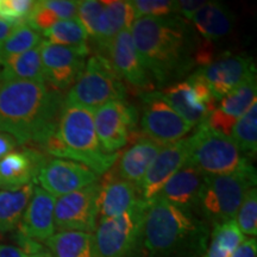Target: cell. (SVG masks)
<instances>
[{"label":"cell","instance_id":"obj_1","mask_svg":"<svg viewBox=\"0 0 257 257\" xmlns=\"http://www.w3.org/2000/svg\"><path fill=\"white\" fill-rule=\"evenodd\" d=\"M135 48L159 87L180 81L197 67L200 37L176 15L135 19L130 29Z\"/></svg>","mask_w":257,"mask_h":257},{"label":"cell","instance_id":"obj_2","mask_svg":"<svg viewBox=\"0 0 257 257\" xmlns=\"http://www.w3.org/2000/svg\"><path fill=\"white\" fill-rule=\"evenodd\" d=\"M64 98L47 82L0 80V133L18 146L43 148L55 133Z\"/></svg>","mask_w":257,"mask_h":257},{"label":"cell","instance_id":"obj_3","mask_svg":"<svg viewBox=\"0 0 257 257\" xmlns=\"http://www.w3.org/2000/svg\"><path fill=\"white\" fill-rule=\"evenodd\" d=\"M210 238V225L156 197L148 204L144 248L149 257H202Z\"/></svg>","mask_w":257,"mask_h":257},{"label":"cell","instance_id":"obj_4","mask_svg":"<svg viewBox=\"0 0 257 257\" xmlns=\"http://www.w3.org/2000/svg\"><path fill=\"white\" fill-rule=\"evenodd\" d=\"M42 149L49 155L81 163L98 176L107 173L119 156L118 153L102 152L95 131L93 112L66 102L55 133Z\"/></svg>","mask_w":257,"mask_h":257},{"label":"cell","instance_id":"obj_5","mask_svg":"<svg viewBox=\"0 0 257 257\" xmlns=\"http://www.w3.org/2000/svg\"><path fill=\"white\" fill-rule=\"evenodd\" d=\"M256 187V169L224 175H205L195 210L208 225L226 223L236 218L244 195Z\"/></svg>","mask_w":257,"mask_h":257},{"label":"cell","instance_id":"obj_6","mask_svg":"<svg viewBox=\"0 0 257 257\" xmlns=\"http://www.w3.org/2000/svg\"><path fill=\"white\" fill-rule=\"evenodd\" d=\"M187 163L204 175H224L253 168L230 136L202 123L187 140Z\"/></svg>","mask_w":257,"mask_h":257},{"label":"cell","instance_id":"obj_7","mask_svg":"<svg viewBox=\"0 0 257 257\" xmlns=\"http://www.w3.org/2000/svg\"><path fill=\"white\" fill-rule=\"evenodd\" d=\"M148 204L141 200L119 217L98 221L93 232L96 257H141Z\"/></svg>","mask_w":257,"mask_h":257},{"label":"cell","instance_id":"obj_8","mask_svg":"<svg viewBox=\"0 0 257 257\" xmlns=\"http://www.w3.org/2000/svg\"><path fill=\"white\" fill-rule=\"evenodd\" d=\"M127 89L106 57L91 56L82 73L69 88L64 102L94 112L110 101L125 100Z\"/></svg>","mask_w":257,"mask_h":257},{"label":"cell","instance_id":"obj_9","mask_svg":"<svg viewBox=\"0 0 257 257\" xmlns=\"http://www.w3.org/2000/svg\"><path fill=\"white\" fill-rule=\"evenodd\" d=\"M94 126L102 152L115 154L138 136V111L125 100L105 104L93 112Z\"/></svg>","mask_w":257,"mask_h":257},{"label":"cell","instance_id":"obj_10","mask_svg":"<svg viewBox=\"0 0 257 257\" xmlns=\"http://www.w3.org/2000/svg\"><path fill=\"white\" fill-rule=\"evenodd\" d=\"M141 130L144 136L162 147L184 140L193 130L184 118L165 100L160 91L144 93Z\"/></svg>","mask_w":257,"mask_h":257},{"label":"cell","instance_id":"obj_11","mask_svg":"<svg viewBox=\"0 0 257 257\" xmlns=\"http://www.w3.org/2000/svg\"><path fill=\"white\" fill-rule=\"evenodd\" d=\"M160 93L193 127L205 123L217 106L210 87L197 72L186 80L166 86Z\"/></svg>","mask_w":257,"mask_h":257},{"label":"cell","instance_id":"obj_12","mask_svg":"<svg viewBox=\"0 0 257 257\" xmlns=\"http://www.w3.org/2000/svg\"><path fill=\"white\" fill-rule=\"evenodd\" d=\"M99 191L100 184L98 181L76 192L56 198L54 210L56 232H94L98 224Z\"/></svg>","mask_w":257,"mask_h":257},{"label":"cell","instance_id":"obj_13","mask_svg":"<svg viewBox=\"0 0 257 257\" xmlns=\"http://www.w3.org/2000/svg\"><path fill=\"white\" fill-rule=\"evenodd\" d=\"M89 53L88 46L63 47L42 41L41 60L46 82L59 92L69 89L85 68Z\"/></svg>","mask_w":257,"mask_h":257},{"label":"cell","instance_id":"obj_14","mask_svg":"<svg viewBox=\"0 0 257 257\" xmlns=\"http://www.w3.org/2000/svg\"><path fill=\"white\" fill-rule=\"evenodd\" d=\"M195 72L207 83L218 102L246 79L255 75L256 66L250 56L224 53Z\"/></svg>","mask_w":257,"mask_h":257},{"label":"cell","instance_id":"obj_15","mask_svg":"<svg viewBox=\"0 0 257 257\" xmlns=\"http://www.w3.org/2000/svg\"><path fill=\"white\" fill-rule=\"evenodd\" d=\"M99 55L106 57L123 82L146 93L154 91L155 82L138 56L130 30L119 32Z\"/></svg>","mask_w":257,"mask_h":257},{"label":"cell","instance_id":"obj_16","mask_svg":"<svg viewBox=\"0 0 257 257\" xmlns=\"http://www.w3.org/2000/svg\"><path fill=\"white\" fill-rule=\"evenodd\" d=\"M40 187L55 198L76 192L99 181V176L88 167L64 159L47 160L38 173Z\"/></svg>","mask_w":257,"mask_h":257},{"label":"cell","instance_id":"obj_17","mask_svg":"<svg viewBox=\"0 0 257 257\" xmlns=\"http://www.w3.org/2000/svg\"><path fill=\"white\" fill-rule=\"evenodd\" d=\"M187 157L186 140L163 147L138 185L141 199L146 202L154 200L168 180L186 165Z\"/></svg>","mask_w":257,"mask_h":257},{"label":"cell","instance_id":"obj_18","mask_svg":"<svg viewBox=\"0 0 257 257\" xmlns=\"http://www.w3.org/2000/svg\"><path fill=\"white\" fill-rule=\"evenodd\" d=\"M55 201L54 195L40 186H35L32 197L18 225V234L37 243L47 242L54 236L56 232L54 221Z\"/></svg>","mask_w":257,"mask_h":257},{"label":"cell","instance_id":"obj_19","mask_svg":"<svg viewBox=\"0 0 257 257\" xmlns=\"http://www.w3.org/2000/svg\"><path fill=\"white\" fill-rule=\"evenodd\" d=\"M256 95L257 81L255 74L217 102L214 110L208 115L206 124L213 130L230 136L234 123L256 101Z\"/></svg>","mask_w":257,"mask_h":257},{"label":"cell","instance_id":"obj_20","mask_svg":"<svg viewBox=\"0 0 257 257\" xmlns=\"http://www.w3.org/2000/svg\"><path fill=\"white\" fill-rule=\"evenodd\" d=\"M47 157L35 148L15 150L0 160V189H17L34 184Z\"/></svg>","mask_w":257,"mask_h":257},{"label":"cell","instance_id":"obj_21","mask_svg":"<svg viewBox=\"0 0 257 257\" xmlns=\"http://www.w3.org/2000/svg\"><path fill=\"white\" fill-rule=\"evenodd\" d=\"M98 198V221L119 217L141 201L138 186L117 178L111 170L100 182Z\"/></svg>","mask_w":257,"mask_h":257},{"label":"cell","instance_id":"obj_22","mask_svg":"<svg viewBox=\"0 0 257 257\" xmlns=\"http://www.w3.org/2000/svg\"><path fill=\"white\" fill-rule=\"evenodd\" d=\"M204 178L200 170L186 162L163 186L157 197L180 210L194 213Z\"/></svg>","mask_w":257,"mask_h":257},{"label":"cell","instance_id":"obj_23","mask_svg":"<svg viewBox=\"0 0 257 257\" xmlns=\"http://www.w3.org/2000/svg\"><path fill=\"white\" fill-rule=\"evenodd\" d=\"M162 148L148 137L137 138L133 146L118 156L110 170L117 178L138 186Z\"/></svg>","mask_w":257,"mask_h":257},{"label":"cell","instance_id":"obj_24","mask_svg":"<svg viewBox=\"0 0 257 257\" xmlns=\"http://www.w3.org/2000/svg\"><path fill=\"white\" fill-rule=\"evenodd\" d=\"M201 40L214 43L227 37L233 30L234 17L227 6L219 2H206L189 21Z\"/></svg>","mask_w":257,"mask_h":257},{"label":"cell","instance_id":"obj_25","mask_svg":"<svg viewBox=\"0 0 257 257\" xmlns=\"http://www.w3.org/2000/svg\"><path fill=\"white\" fill-rule=\"evenodd\" d=\"M135 19V12L131 2L125 0H104L102 12L99 19L95 37L93 38L99 54L110 42L124 30H130Z\"/></svg>","mask_w":257,"mask_h":257},{"label":"cell","instance_id":"obj_26","mask_svg":"<svg viewBox=\"0 0 257 257\" xmlns=\"http://www.w3.org/2000/svg\"><path fill=\"white\" fill-rule=\"evenodd\" d=\"M78 2L74 0H40L35 2L25 23L43 34L61 21L76 17Z\"/></svg>","mask_w":257,"mask_h":257},{"label":"cell","instance_id":"obj_27","mask_svg":"<svg viewBox=\"0 0 257 257\" xmlns=\"http://www.w3.org/2000/svg\"><path fill=\"white\" fill-rule=\"evenodd\" d=\"M0 80L46 82L42 69L41 44L27 53L0 61Z\"/></svg>","mask_w":257,"mask_h":257},{"label":"cell","instance_id":"obj_28","mask_svg":"<svg viewBox=\"0 0 257 257\" xmlns=\"http://www.w3.org/2000/svg\"><path fill=\"white\" fill-rule=\"evenodd\" d=\"M34 188V184H29L17 189H0V233H8L17 229Z\"/></svg>","mask_w":257,"mask_h":257},{"label":"cell","instance_id":"obj_29","mask_svg":"<svg viewBox=\"0 0 257 257\" xmlns=\"http://www.w3.org/2000/svg\"><path fill=\"white\" fill-rule=\"evenodd\" d=\"M46 245L53 257H96L93 233L61 231L51 236Z\"/></svg>","mask_w":257,"mask_h":257},{"label":"cell","instance_id":"obj_30","mask_svg":"<svg viewBox=\"0 0 257 257\" xmlns=\"http://www.w3.org/2000/svg\"><path fill=\"white\" fill-rule=\"evenodd\" d=\"M244 237L234 219L216 225L202 257H232Z\"/></svg>","mask_w":257,"mask_h":257},{"label":"cell","instance_id":"obj_31","mask_svg":"<svg viewBox=\"0 0 257 257\" xmlns=\"http://www.w3.org/2000/svg\"><path fill=\"white\" fill-rule=\"evenodd\" d=\"M230 138L246 159H255L257 153V101L234 123L231 128Z\"/></svg>","mask_w":257,"mask_h":257},{"label":"cell","instance_id":"obj_32","mask_svg":"<svg viewBox=\"0 0 257 257\" xmlns=\"http://www.w3.org/2000/svg\"><path fill=\"white\" fill-rule=\"evenodd\" d=\"M47 42L63 47L88 46V36L78 18L61 21L43 32Z\"/></svg>","mask_w":257,"mask_h":257},{"label":"cell","instance_id":"obj_33","mask_svg":"<svg viewBox=\"0 0 257 257\" xmlns=\"http://www.w3.org/2000/svg\"><path fill=\"white\" fill-rule=\"evenodd\" d=\"M42 34L25 22L18 24L0 46V61L34 49L42 43Z\"/></svg>","mask_w":257,"mask_h":257},{"label":"cell","instance_id":"obj_34","mask_svg":"<svg viewBox=\"0 0 257 257\" xmlns=\"http://www.w3.org/2000/svg\"><path fill=\"white\" fill-rule=\"evenodd\" d=\"M237 226L244 236H257V188L252 187L244 195V199L237 211L236 218Z\"/></svg>","mask_w":257,"mask_h":257},{"label":"cell","instance_id":"obj_35","mask_svg":"<svg viewBox=\"0 0 257 257\" xmlns=\"http://www.w3.org/2000/svg\"><path fill=\"white\" fill-rule=\"evenodd\" d=\"M102 12V0H81L78 2L76 18L85 29L88 38L95 37L99 19Z\"/></svg>","mask_w":257,"mask_h":257},{"label":"cell","instance_id":"obj_36","mask_svg":"<svg viewBox=\"0 0 257 257\" xmlns=\"http://www.w3.org/2000/svg\"><path fill=\"white\" fill-rule=\"evenodd\" d=\"M135 17H168L174 15L175 2L169 0H134L131 2Z\"/></svg>","mask_w":257,"mask_h":257},{"label":"cell","instance_id":"obj_37","mask_svg":"<svg viewBox=\"0 0 257 257\" xmlns=\"http://www.w3.org/2000/svg\"><path fill=\"white\" fill-rule=\"evenodd\" d=\"M34 5V0H0V19L10 23H23Z\"/></svg>","mask_w":257,"mask_h":257},{"label":"cell","instance_id":"obj_38","mask_svg":"<svg viewBox=\"0 0 257 257\" xmlns=\"http://www.w3.org/2000/svg\"><path fill=\"white\" fill-rule=\"evenodd\" d=\"M206 2L207 0H181V2H175L174 15L189 22L193 15L206 4Z\"/></svg>","mask_w":257,"mask_h":257},{"label":"cell","instance_id":"obj_39","mask_svg":"<svg viewBox=\"0 0 257 257\" xmlns=\"http://www.w3.org/2000/svg\"><path fill=\"white\" fill-rule=\"evenodd\" d=\"M232 257H257V242L255 237H244L234 250Z\"/></svg>","mask_w":257,"mask_h":257},{"label":"cell","instance_id":"obj_40","mask_svg":"<svg viewBox=\"0 0 257 257\" xmlns=\"http://www.w3.org/2000/svg\"><path fill=\"white\" fill-rule=\"evenodd\" d=\"M0 257H53L50 252L48 253H29L21 249L19 246L9 245V244H0Z\"/></svg>","mask_w":257,"mask_h":257},{"label":"cell","instance_id":"obj_41","mask_svg":"<svg viewBox=\"0 0 257 257\" xmlns=\"http://www.w3.org/2000/svg\"><path fill=\"white\" fill-rule=\"evenodd\" d=\"M18 147L17 142L12 136L8 134L0 133V160H3L10 153L15 152Z\"/></svg>","mask_w":257,"mask_h":257},{"label":"cell","instance_id":"obj_42","mask_svg":"<svg viewBox=\"0 0 257 257\" xmlns=\"http://www.w3.org/2000/svg\"><path fill=\"white\" fill-rule=\"evenodd\" d=\"M17 25L18 24L10 23V22H6L4 19H0V46L4 43V41L11 35V32L15 30V28L17 27Z\"/></svg>","mask_w":257,"mask_h":257}]
</instances>
